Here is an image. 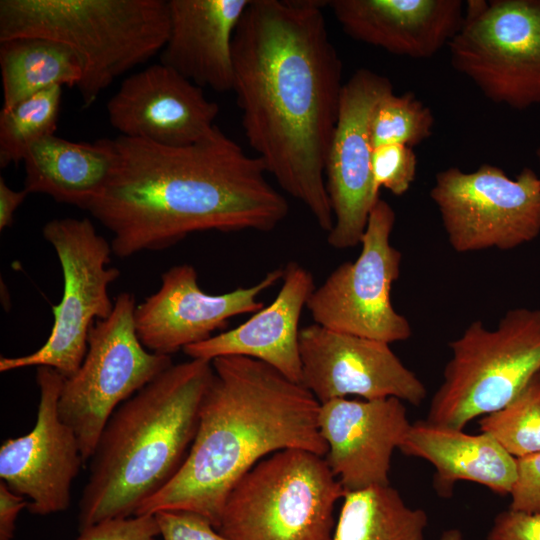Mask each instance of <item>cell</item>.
Instances as JSON below:
<instances>
[{
  "label": "cell",
  "instance_id": "30bf717a",
  "mask_svg": "<svg viewBox=\"0 0 540 540\" xmlns=\"http://www.w3.org/2000/svg\"><path fill=\"white\" fill-rule=\"evenodd\" d=\"M467 3L448 45L453 68L496 104L540 105V0Z\"/></svg>",
  "mask_w": 540,
  "mask_h": 540
},
{
  "label": "cell",
  "instance_id": "484cf974",
  "mask_svg": "<svg viewBox=\"0 0 540 540\" xmlns=\"http://www.w3.org/2000/svg\"><path fill=\"white\" fill-rule=\"evenodd\" d=\"M62 87H52L0 112V166L23 161L28 149L54 134Z\"/></svg>",
  "mask_w": 540,
  "mask_h": 540
},
{
  "label": "cell",
  "instance_id": "603a6c76",
  "mask_svg": "<svg viewBox=\"0 0 540 540\" xmlns=\"http://www.w3.org/2000/svg\"><path fill=\"white\" fill-rule=\"evenodd\" d=\"M115 161L113 139L73 142L52 134L25 154L24 189L88 210L104 190Z\"/></svg>",
  "mask_w": 540,
  "mask_h": 540
},
{
  "label": "cell",
  "instance_id": "5bb4252c",
  "mask_svg": "<svg viewBox=\"0 0 540 540\" xmlns=\"http://www.w3.org/2000/svg\"><path fill=\"white\" fill-rule=\"evenodd\" d=\"M301 384L320 404L355 395L363 400L394 397L419 406L424 383L390 344L336 332L316 323L300 330Z\"/></svg>",
  "mask_w": 540,
  "mask_h": 540
},
{
  "label": "cell",
  "instance_id": "2e32d148",
  "mask_svg": "<svg viewBox=\"0 0 540 540\" xmlns=\"http://www.w3.org/2000/svg\"><path fill=\"white\" fill-rule=\"evenodd\" d=\"M283 268H275L256 284L222 294H209L198 283L190 264L169 268L159 289L136 306L138 338L151 352L168 355L212 337L235 316L264 307L258 297L282 280Z\"/></svg>",
  "mask_w": 540,
  "mask_h": 540
},
{
  "label": "cell",
  "instance_id": "8d00e7d4",
  "mask_svg": "<svg viewBox=\"0 0 540 540\" xmlns=\"http://www.w3.org/2000/svg\"><path fill=\"white\" fill-rule=\"evenodd\" d=\"M536 155H537V157H538V159H539V161H540V147L537 148V150H536Z\"/></svg>",
  "mask_w": 540,
  "mask_h": 540
},
{
  "label": "cell",
  "instance_id": "1f68e13d",
  "mask_svg": "<svg viewBox=\"0 0 540 540\" xmlns=\"http://www.w3.org/2000/svg\"><path fill=\"white\" fill-rule=\"evenodd\" d=\"M517 477L511 489L510 509L540 512V452L516 459Z\"/></svg>",
  "mask_w": 540,
  "mask_h": 540
},
{
  "label": "cell",
  "instance_id": "6da1fadb",
  "mask_svg": "<svg viewBox=\"0 0 540 540\" xmlns=\"http://www.w3.org/2000/svg\"><path fill=\"white\" fill-rule=\"evenodd\" d=\"M325 5L250 0L232 42V91L244 135L267 174L330 232L325 163L344 83Z\"/></svg>",
  "mask_w": 540,
  "mask_h": 540
},
{
  "label": "cell",
  "instance_id": "83f0119b",
  "mask_svg": "<svg viewBox=\"0 0 540 540\" xmlns=\"http://www.w3.org/2000/svg\"><path fill=\"white\" fill-rule=\"evenodd\" d=\"M431 109L413 93L400 96L393 91L383 96L374 108L370 121L372 148L399 144L413 147L432 134Z\"/></svg>",
  "mask_w": 540,
  "mask_h": 540
},
{
  "label": "cell",
  "instance_id": "f1b7e54d",
  "mask_svg": "<svg viewBox=\"0 0 540 540\" xmlns=\"http://www.w3.org/2000/svg\"><path fill=\"white\" fill-rule=\"evenodd\" d=\"M417 157L411 147L390 144L373 149L371 172L374 190L381 188L396 196L406 193L415 180Z\"/></svg>",
  "mask_w": 540,
  "mask_h": 540
},
{
  "label": "cell",
  "instance_id": "d6986e66",
  "mask_svg": "<svg viewBox=\"0 0 540 540\" xmlns=\"http://www.w3.org/2000/svg\"><path fill=\"white\" fill-rule=\"evenodd\" d=\"M280 290L239 326L183 349L190 359L212 361L222 356H244L261 361L301 384L299 322L315 290L312 273L296 261L283 267Z\"/></svg>",
  "mask_w": 540,
  "mask_h": 540
},
{
  "label": "cell",
  "instance_id": "e0dca14e",
  "mask_svg": "<svg viewBox=\"0 0 540 540\" xmlns=\"http://www.w3.org/2000/svg\"><path fill=\"white\" fill-rule=\"evenodd\" d=\"M218 112L203 88L161 63L125 78L107 103L109 122L121 136L172 147L208 136Z\"/></svg>",
  "mask_w": 540,
  "mask_h": 540
},
{
  "label": "cell",
  "instance_id": "836d02e7",
  "mask_svg": "<svg viewBox=\"0 0 540 540\" xmlns=\"http://www.w3.org/2000/svg\"><path fill=\"white\" fill-rule=\"evenodd\" d=\"M27 505L25 497L14 493L0 480V540L13 539L17 516Z\"/></svg>",
  "mask_w": 540,
  "mask_h": 540
},
{
  "label": "cell",
  "instance_id": "52a82bcc",
  "mask_svg": "<svg viewBox=\"0 0 540 540\" xmlns=\"http://www.w3.org/2000/svg\"><path fill=\"white\" fill-rule=\"evenodd\" d=\"M449 348L426 420L464 429L505 407L540 373V309H510L494 329L474 321Z\"/></svg>",
  "mask_w": 540,
  "mask_h": 540
},
{
  "label": "cell",
  "instance_id": "5b68a950",
  "mask_svg": "<svg viewBox=\"0 0 540 540\" xmlns=\"http://www.w3.org/2000/svg\"><path fill=\"white\" fill-rule=\"evenodd\" d=\"M169 27L166 0L0 1V42L45 38L78 56L84 107L117 77L161 52Z\"/></svg>",
  "mask_w": 540,
  "mask_h": 540
},
{
  "label": "cell",
  "instance_id": "4316f807",
  "mask_svg": "<svg viewBox=\"0 0 540 540\" xmlns=\"http://www.w3.org/2000/svg\"><path fill=\"white\" fill-rule=\"evenodd\" d=\"M479 428L516 459L540 452V373L505 407L482 416Z\"/></svg>",
  "mask_w": 540,
  "mask_h": 540
},
{
  "label": "cell",
  "instance_id": "ba28073f",
  "mask_svg": "<svg viewBox=\"0 0 540 540\" xmlns=\"http://www.w3.org/2000/svg\"><path fill=\"white\" fill-rule=\"evenodd\" d=\"M135 296L121 292L109 317L96 320L81 366L65 378L58 402L62 421L90 460L111 415L126 400L173 365L171 356L146 349L135 327Z\"/></svg>",
  "mask_w": 540,
  "mask_h": 540
},
{
  "label": "cell",
  "instance_id": "9c48e42d",
  "mask_svg": "<svg viewBox=\"0 0 540 540\" xmlns=\"http://www.w3.org/2000/svg\"><path fill=\"white\" fill-rule=\"evenodd\" d=\"M42 234L61 266L62 298L52 307L54 321L46 342L28 355L1 357L0 371L47 366L68 378L83 362L94 320L106 319L113 311L108 288L120 271L108 267L111 243L98 234L89 218L52 219Z\"/></svg>",
  "mask_w": 540,
  "mask_h": 540
},
{
  "label": "cell",
  "instance_id": "7a4b0ae2",
  "mask_svg": "<svg viewBox=\"0 0 540 540\" xmlns=\"http://www.w3.org/2000/svg\"><path fill=\"white\" fill-rule=\"evenodd\" d=\"M113 143L114 168L87 211L112 233L120 258L169 248L196 232H269L288 215L261 160L217 126L187 146L121 135Z\"/></svg>",
  "mask_w": 540,
  "mask_h": 540
},
{
  "label": "cell",
  "instance_id": "ac0fdd59",
  "mask_svg": "<svg viewBox=\"0 0 540 540\" xmlns=\"http://www.w3.org/2000/svg\"><path fill=\"white\" fill-rule=\"evenodd\" d=\"M318 424L345 492L389 485L392 454L411 425L403 401L333 399L320 405Z\"/></svg>",
  "mask_w": 540,
  "mask_h": 540
},
{
  "label": "cell",
  "instance_id": "7c38bea8",
  "mask_svg": "<svg viewBox=\"0 0 540 540\" xmlns=\"http://www.w3.org/2000/svg\"><path fill=\"white\" fill-rule=\"evenodd\" d=\"M430 197L459 253L510 250L540 233V178L528 167L515 179L488 163L473 172L450 167L436 174Z\"/></svg>",
  "mask_w": 540,
  "mask_h": 540
},
{
  "label": "cell",
  "instance_id": "7402d4cb",
  "mask_svg": "<svg viewBox=\"0 0 540 540\" xmlns=\"http://www.w3.org/2000/svg\"><path fill=\"white\" fill-rule=\"evenodd\" d=\"M406 456L424 459L435 468L434 487L450 497L458 481L481 484L499 495H509L517 477L516 458L491 435L468 434L463 429L427 420L411 423L399 448Z\"/></svg>",
  "mask_w": 540,
  "mask_h": 540
},
{
  "label": "cell",
  "instance_id": "d4e9b609",
  "mask_svg": "<svg viewBox=\"0 0 540 540\" xmlns=\"http://www.w3.org/2000/svg\"><path fill=\"white\" fill-rule=\"evenodd\" d=\"M428 518L389 485L346 492L333 540H425Z\"/></svg>",
  "mask_w": 540,
  "mask_h": 540
},
{
  "label": "cell",
  "instance_id": "8fae6325",
  "mask_svg": "<svg viewBox=\"0 0 540 540\" xmlns=\"http://www.w3.org/2000/svg\"><path fill=\"white\" fill-rule=\"evenodd\" d=\"M395 217L391 205L379 198L370 211L359 256L336 267L311 294L306 309L314 323L388 344L411 336L408 319L391 300L402 260L390 240Z\"/></svg>",
  "mask_w": 540,
  "mask_h": 540
},
{
  "label": "cell",
  "instance_id": "cb8c5ba5",
  "mask_svg": "<svg viewBox=\"0 0 540 540\" xmlns=\"http://www.w3.org/2000/svg\"><path fill=\"white\" fill-rule=\"evenodd\" d=\"M0 67L2 109L52 87H77L82 79V66L74 51L45 38L1 41Z\"/></svg>",
  "mask_w": 540,
  "mask_h": 540
},
{
  "label": "cell",
  "instance_id": "e575fe53",
  "mask_svg": "<svg viewBox=\"0 0 540 540\" xmlns=\"http://www.w3.org/2000/svg\"><path fill=\"white\" fill-rule=\"evenodd\" d=\"M29 193L23 188L15 191L10 188L5 180L0 178V230L9 227L17 208L23 203Z\"/></svg>",
  "mask_w": 540,
  "mask_h": 540
},
{
  "label": "cell",
  "instance_id": "8992f818",
  "mask_svg": "<svg viewBox=\"0 0 540 540\" xmlns=\"http://www.w3.org/2000/svg\"><path fill=\"white\" fill-rule=\"evenodd\" d=\"M345 493L325 457L281 450L233 486L217 530L229 540H333L334 508Z\"/></svg>",
  "mask_w": 540,
  "mask_h": 540
},
{
  "label": "cell",
  "instance_id": "4fadbf2b",
  "mask_svg": "<svg viewBox=\"0 0 540 540\" xmlns=\"http://www.w3.org/2000/svg\"><path fill=\"white\" fill-rule=\"evenodd\" d=\"M391 91L388 78L367 68L358 69L343 85L325 163L334 217L327 241L333 248L360 245L370 211L380 198L371 172L370 121L379 100Z\"/></svg>",
  "mask_w": 540,
  "mask_h": 540
},
{
  "label": "cell",
  "instance_id": "3957f363",
  "mask_svg": "<svg viewBox=\"0 0 540 540\" xmlns=\"http://www.w3.org/2000/svg\"><path fill=\"white\" fill-rule=\"evenodd\" d=\"M211 363L213 375L185 460L134 516L187 510L217 529L229 492L262 459L285 449L326 456L318 424L321 404L302 384L244 356H222Z\"/></svg>",
  "mask_w": 540,
  "mask_h": 540
},
{
  "label": "cell",
  "instance_id": "d6a6232c",
  "mask_svg": "<svg viewBox=\"0 0 540 540\" xmlns=\"http://www.w3.org/2000/svg\"><path fill=\"white\" fill-rule=\"evenodd\" d=\"M488 540H540V512L508 509L494 519Z\"/></svg>",
  "mask_w": 540,
  "mask_h": 540
},
{
  "label": "cell",
  "instance_id": "277c9868",
  "mask_svg": "<svg viewBox=\"0 0 540 540\" xmlns=\"http://www.w3.org/2000/svg\"><path fill=\"white\" fill-rule=\"evenodd\" d=\"M212 375L210 361L173 364L114 411L90 458L80 530L134 516L174 477L193 442Z\"/></svg>",
  "mask_w": 540,
  "mask_h": 540
},
{
  "label": "cell",
  "instance_id": "f546056e",
  "mask_svg": "<svg viewBox=\"0 0 540 540\" xmlns=\"http://www.w3.org/2000/svg\"><path fill=\"white\" fill-rule=\"evenodd\" d=\"M163 540H229L203 515L187 510L154 514Z\"/></svg>",
  "mask_w": 540,
  "mask_h": 540
},
{
  "label": "cell",
  "instance_id": "9a60e30c",
  "mask_svg": "<svg viewBox=\"0 0 540 540\" xmlns=\"http://www.w3.org/2000/svg\"><path fill=\"white\" fill-rule=\"evenodd\" d=\"M65 377L36 367L37 419L27 434L6 439L0 447V478L14 493L28 498L35 515L65 511L71 487L84 459L73 429L60 418L58 402Z\"/></svg>",
  "mask_w": 540,
  "mask_h": 540
},
{
  "label": "cell",
  "instance_id": "d590c367",
  "mask_svg": "<svg viewBox=\"0 0 540 540\" xmlns=\"http://www.w3.org/2000/svg\"><path fill=\"white\" fill-rule=\"evenodd\" d=\"M440 540H464L462 533L458 529H449L443 532Z\"/></svg>",
  "mask_w": 540,
  "mask_h": 540
},
{
  "label": "cell",
  "instance_id": "4dcf8cb0",
  "mask_svg": "<svg viewBox=\"0 0 540 540\" xmlns=\"http://www.w3.org/2000/svg\"><path fill=\"white\" fill-rule=\"evenodd\" d=\"M159 528L154 515L105 520L80 530L76 540H155Z\"/></svg>",
  "mask_w": 540,
  "mask_h": 540
},
{
  "label": "cell",
  "instance_id": "44dd1931",
  "mask_svg": "<svg viewBox=\"0 0 540 540\" xmlns=\"http://www.w3.org/2000/svg\"><path fill=\"white\" fill-rule=\"evenodd\" d=\"M250 0H169L160 63L195 85L232 91V42Z\"/></svg>",
  "mask_w": 540,
  "mask_h": 540
},
{
  "label": "cell",
  "instance_id": "ffe728a7",
  "mask_svg": "<svg viewBox=\"0 0 540 540\" xmlns=\"http://www.w3.org/2000/svg\"><path fill=\"white\" fill-rule=\"evenodd\" d=\"M327 6L351 38L415 59L449 45L465 13L461 0H332Z\"/></svg>",
  "mask_w": 540,
  "mask_h": 540
}]
</instances>
